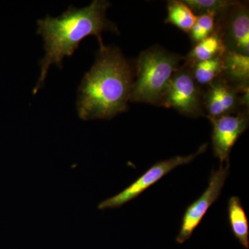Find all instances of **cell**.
<instances>
[{
	"instance_id": "obj_1",
	"label": "cell",
	"mask_w": 249,
	"mask_h": 249,
	"mask_svg": "<svg viewBox=\"0 0 249 249\" xmlns=\"http://www.w3.org/2000/svg\"><path fill=\"white\" fill-rule=\"evenodd\" d=\"M134 69L119 47L100 46L91 70L78 90L76 108L82 120L111 119L128 108Z\"/></svg>"
},
{
	"instance_id": "obj_2",
	"label": "cell",
	"mask_w": 249,
	"mask_h": 249,
	"mask_svg": "<svg viewBox=\"0 0 249 249\" xmlns=\"http://www.w3.org/2000/svg\"><path fill=\"white\" fill-rule=\"evenodd\" d=\"M110 5L106 0H93L86 7L70 6L58 18L47 15L45 19L37 20V34L43 38L45 55L40 61V78L33 90L34 94L43 87L51 65L55 64L61 69L65 57L71 56L85 37L96 36L101 46L104 45L103 32L119 34L116 24L106 17Z\"/></svg>"
},
{
	"instance_id": "obj_3",
	"label": "cell",
	"mask_w": 249,
	"mask_h": 249,
	"mask_svg": "<svg viewBox=\"0 0 249 249\" xmlns=\"http://www.w3.org/2000/svg\"><path fill=\"white\" fill-rule=\"evenodd\" d=\"M183 59L181 55L159 46L142 52L136 63L137 78L129 101L159 106L170 79Z\"/></svg>"
},
{
	"instance_id": "obj_4",
	"label": "cell",
	"mask_w": 249,
	"mask_h": 249,
	"mask_svg": "<svg viewBox=\"0 0 249 249\" xmlns=\"http://www.w3.org/2000/svg\"><path fill=\"white\" fill-rule=\"evenodd\" d=\"M159 106L173 108L188 117L205 115L203 92L189 67L183 65L175 72Z\"/></svg>"
},
{
	"instance_id": "obj_5",
	"label": "cell",
	"mask_w": 249,
	"mask_h": 249,
	"mask_svg": "<svg viewBox=\"0 0 249 249\" xmlns=\"http://www.w3.org/2000/svg\"><path fill=\"white\" fill-rule=\"evenodd\" d=\"M208 146L209 143H204L199 147L197 151L192 155L176 156L169 160L156 163L124 191L100 203L98 206V209H116L121 207L128 201L133 200L177 167L191 163L196 157L204 153Z\"/></svg>"
},
{
	"instance_id": "obj_6",
	"label": "cell",
	"mask_w": 249,
	"mask_h": 249,
	"mask_svg": "<svg viewBox=\"0 0 249 249\" xmlns=\"http://www.w3.org/2000/svg\"><path fill=\"white\" fill-rule=\"evenodd\" d=\"M203 106L210 121L243 111L241 107L248 109L249 88L237 89L219 77L203 92Z\"/></svg>"
},
{
	"instance_id": "obj_7",
	"label": "cell",
	"mask_w": 249,
	"mask_h": 249,
	"mask_svg": "<svg viewBox=\"0 0 249 249\" xmlns=\"http://www.w3.org/2000/svg\"><path fill=\"white\" fill-rule=\"evenodd\" d=\"M229 163L221 164L219 169L213 170L209 178V186L199 199L192 203L185 211L179 232L176 237L178 244L184 243L193 235L208 210L220 196L229 173Z\"/></svg>"
},
{
	"instance_id": "obj_8",
	"label": "cell",
	"mask_w": 249,
	"mask_h": 249,
	"mask_svg": "<svg viewBox=\"0 0 249 249\" xmlns=\"http://www.w3.org/2000/svg\"><path fill=\"white\" fill-rule=\"evenodd\" d=\"M227 50L249 55L248 4L236 1L222 17L216 20L215 29Z\"/></svg>"
},
{
	"instance_id": "obj_9",
	"label": "cell",
	"mask_w": 249,
	"mask_h": 249,
	"mask_svg": "<svg viewBox=\"0 0 249 249\" xmlns=\"http://www.w3.org/2000/svg\"><path fill=\"white\" fill-rule=\"evenodd\" d=\"M212 143L214 157L221 164L229 163V155L237 139L249 126V111H239L211 120Z\"/></svg>"
},
{
	"instance_id": "obj_10",
	"label": "cell",
	"mask_w": 249,
	"mask_h": 249,
	"mask_svg": "<svg viewBox=\"0 0 249 249\" xmlns=\"http://www.w3.org/2000/svg\"><path fill=\"white\" fill-rule=\"evenodd\" d=\"M222 59L223 78L237 89L249 87V55L227 50Z\"/></svg>"
},
{
	"instance_id": "obj_11",
	"label": "cell",
	"mask_w": 249,
	"mask_h": 249,
	"mask_svg": "<svg viewBox=\"0 0 249 249\" xmlns=\"http://www.w3.org/2000/svg\"><path fill=\"white\" fill-rule=\"evenodd\" d=\"M226 51L227 48L222 37L217 31H214L212 35L195 45L187 55L185 65L191 67L197 62L222 56Z\"/></svg>"
},
{
	"instance_id": "obj_12",
	"label": "cell",
	"mask_w": 249,
	"mask_h": 249,
	"mask_svg": "<svg viewBox=\"0 0 249 249\" xmlns=\"http://www.w3.org/2000/svg\"><path fill=\"white\" fill-rule=\"evenodd\" d=\"M228 217L232 234L245 249H249V227L245 209L238 196H232L228 204Z\"/></svg>"
},
{
	"instance_id": "obj_13",
	"label": "cell",
	"mask_w": 249,
	"mask_h": 249,
	"mask_svg": "<svg viewBox=\"0 0 249 249\" xmlns=\"http://www.w3.org/2000/svg\"><path fill=\"white\" fill-rule=\"evenodd\" d=\"M168 16L165 23L172 24L189 34L196 19V16L183 1L172 0L168 1Z\"/></svg>"
},
{
	"instance_id": "obj_14",
	"label": "cell",
	"mask_w": 249,
	"mask_h": 249,
	"mask_svg": "<svg viewBox=\"0 0 249 249\" xmlns=\"http://www.w3.org/2000/svg\"><path fill=\"white\" fill-rule=\"evenodd\" d=\"M222 56L197 62L190 67L193 78L198 85H209L222 76L224 65Z\"/></svg>"
},
{
	"instance_id": "obj_15",
	"label": "cell",
	"mask_w": 249,
	"mask_h": 249,
	"mask_svg": "<svg viewBox=\"0 0 249 249\" xmlns=\"http://www.w3.org/2000/svg\"><path fill=\"white\" fill-rule=\"evenodd\" d=\"M185 3L192 10L194 14H207L213 16L215 21L229 10L231 6L235 4L236 1L231 0H183Z\"/></svg>"
},
{
	"instance_id": "obj_16",
	"label": "cell",
	"mask_w": 249,
	"mask_h": 249,
	"mask_svg": "<svg viewBox=\"0 0 249 249\" xmlns=\"http://www.w3.org/2000/svg\"><path fill=\"white\" fill-rule=\"evenodd\" d=\"M215 24L213 16L207 14L196 16V22L188 34L193 43L196 45L212 35L215 29Z\"/></svg>"
}]
</instances>
